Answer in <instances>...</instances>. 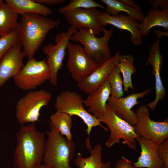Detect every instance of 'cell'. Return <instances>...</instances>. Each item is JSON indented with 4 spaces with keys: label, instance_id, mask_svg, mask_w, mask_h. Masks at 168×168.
<instances>
[{
    "label": "cell",
    "instance_id": "obj_30",
    "mask_svg": "<svg viewBox=\"0 0 168 168\" xmlns=\"http://www.w3.org/2000/svg\"><path fill=\"white\" fill-rule=\"evenodd\" d=\"M158 153L162 161L164 168H168V139H166L158 145Z\"/></svg>",
    "mask_w": 168,
    "mask_h": 168
},
{
    "label": "cell",
    "instance_id": "obj_16",
    "mask_svg": "<svg viewBox=\"0 0 168 168\" xmlns=\"http://www.w3.org/2000/svg\"><path fill=\"white\" fill-rule=\"evenodd\" d=\"M120 56L119 52H116L90 74L77 82L80 89L87 94L97 89L107 79L113 68L119 62Z\"/></svg>",
    "mask_w": 168,
    "mask_h": 168
},
{
    "label": "cell",
    "instance_id": "obj_19",
    "mask_svg": "<svg viewBox=\"0 0 168 168\" xmlns=\"http://www.w3.org/2000/svg\"><path fill=\"white\" fill-rule=\"evenodd\" d=\"M141 147V154L137 161L132 162L137 168H164L162 161L158 153L157 145L152 141L142 137L136 139Z\"/></svg>",
    "mask_w": 168,
    "mask_h": 168
},
{
    "label": "cell",
    "instance_id": "obj_4",
    "mask_svg": "<svg viewBox=\"0 0 168 168\" xmlns=\"http://www.w3.org/2000/svg\"><path fill=\"white\" fill-rule=\"evenodd\" d=\"M102 32L103 35L97 37L92 30L80 27L74 32L69 40L79 42L83 46L86 55L100 65L111 57L109 42L113 35L112 29L107 30L103 28Z\"/></svg>",
    "mask_w": 168,
    "mask_h": 168
},
{
    "label": "cell",
    "instance_id": "obj_5",
    "mask_svg": "<svg viewBox=\"0 0 168 168\" xmlns=\"http://www.w3.org/2000/svg\"><path fill=\"white\" fill-rule=\"evenodd\" d=\"M83 101L82 96L74 91H62L56 98L54 107L56 111L72 116H76L82 120L87 126L86 132L89 136V142L90 133L93 127L99 126L106 132L109 130L85 109Z\"/></svg>",
    "mask_w": 168,
    "mask_h": 168
},
{
    "label": "cell",
    "instance_id": "obj_7",
    "mask_svg": "<svg viewBox=\"0 0 168 168\" xmlns=\"http://www.w3.org/2000/svg\"><path fill=\"white\" fill-rule=\"evenodd\" d=\"M52 94L44 90L30 91L17 101L15 116L21 125L36 123L39 121L41 108L48 105Z\"/></svg>",
    "mask_w": 168,
    "mask_h": 168
},
{
    "label": "cell",
    "instance_id": "obj_12",
    "mask_svg": "<svg viewBox=\"0 0 168 168\" xmlns=\"http://www.w3.org/2000/svg\"><path fill=\"white\" fill-rule=\"evenodd\" d=\"M151 91L150 88L143 91L133 93L125 97L116 98L111 96L109 98L107 105L118 117L134 126L137 122L135 113L131 109L140 102L138 99L143 98Z\"/></svg>",
    "mask_w": 168,
    "mask_h": 168
},
{
    "label": "cell",
    "instance_id": "obj_24",
    "mask_svg": "<svg viewBox=\"0 0 168 168\" xmlns=\"http://www.w3.org/2000/svg\"><path fill=\"white\" fill-rule=\"evenodd\" d=\"M18 14L7 2L0 3V36L17 27Z\"/></svg>",
    "mask_w": 168,
    "mask_h": 168
},
{
    "label": "cell",
    "instance_id": "obj_28",
    "mask_svg": "<svg viewBox=\"0 0 168 168\" xmlns=\"http://www.w3.org/2000/svg\"><path fill=\"white\" fill-rule=\"evenodd\" d=\"M100 8L104 9L105 7L93 0H71L69 3L58 9V12L63 14L79 8Z\"/></svg>",
    "mask_w": 168,
    "mask_h": 168
},
{
    "label": "cell",
    "instance_id": "obj_34",
    "mask_svg": "<svg viewBox=\"0 0 168 168\" xmlns=\"http://www.w3.org/2000/svg\"><path fill=\"white\" fill-rule=\"evenodd\" d=\"M121 1L126 4L127 5L137 9L141 10V7L137 5L134 2L131 0H121Z\"/></svg>",
    "mask_w": 168,
    "mask_h": 168
},
{
    "label": "cell",
    "instance_id": "obj_35",
    "mask_svg": "<svg viewBox=\"0 0 168 168\" xmlns=\"http://www.w3.org/2000/svg\"><path fill=\"white\" fill-rule=\"evenodd\" d=\"M154 32L157 39L160 40V38L163 36H168V31H159L156 29L154 30Z\"/></svg>",
    "mask_w": 168,
    "mask_h": 168
},
{
    "label": "cell",
    "instance_id": "obj_10",
    "mask_svg": "<svg viewBox=\"0 0 168 168\" xmlns=\"http://www.w3.org/2000/svg\"><path fill=\"white\" fill-rule=\"evenodd\" d=\"M76 31L69 28L67 31L57 35L54 39L55 44L51 43L43 47V51L47 56L46 62L50 71L49 82L53 86H57L58 72L63 66L70 37Z\"/></svg>",
    "mask_w": 168,
    "mask_h": 168
},
{
    "label": "cell",
    "instance_id": "obj_31",
    "mask_svg": "<svg viewBox=\"0 0 168 168\" xmlns=\"http://www.w3.org/2000/svg\"><path fill=\"white\" fill-rule=\"evenodd\" d=\"M113 168H137L132 165V162L124 156L118 160Z\"/></svg>",
    "mask_w": 168,
    "mask_h": 168
},
{
    "label": "cell",
    "instance_id": "obj_27",
    "mask_svg": "<svg viewBox=\"0 0 168 168\" xmlns=\"http://www.w3.org/2000/svg\"><path fill=\"white\" fill-rule=\"evenodd\" d=\"M120 73L119 70L116 65L107 78L110 86L111 96L116 98L122 97L124 94L123 83Z\"/></svg>",
    "mask_w": 168,
    "mask_h": 168
},
{
    "label": "cell",
    "instance_id": "obj_14",
    "mask_svg": "<svg viewBox=\"0 0 168 168\" xmlns=\"http://www.w3.org/2000/svg\"><path fill=\"white\" fill-rule=\"evenodd\" d=\"M21 42L12 47L0 61V88L11 77L16 76L24 65L25 55Z\"/></svg>",
    "mask_w": 168,
    "mask_h": 168
},
{
    "label": "cell",
    "instance_id": "obj_8",
    "mask_svg": "<svg viewBox=\"0 0 168 168\" xmlns=\"http://www.w3.org/2000/svg\"><path fill=\"white\" fill-rule=\"evenodd\" d=\"M46 60L29 59L19 74L13 77L16 86L24 91L32 90L49 80L50 71Z\"/></svg>",
    "mask_w": 168,
    "mask_h": 168
},
{
    "label": "cell",
    "instance_id": "obj_1",
    "mask_svg": "<svg viewBox=\"0 0 168 168\" xmlns=\"http://www.w3.org/2000/svg\"><path fill=\"white\" fill-rule=\"evenodd\" d=\"M14 155L15 168H32L41 163L45 148V134L36 129V123L21 125L16 134Z\"/></svg>",
    "mask_w": 168,
    "mask_h": 168
},
{
    "label": "cell",
    "instance_id": "obj_37",
    "mask_svg": "<svg viewBox=\"0 0 168 168\" xmlns=\"http://www.w3.org/2000/svg\"></svg>",
    "mask_w": 168,
    "mask_h": 168
},
{
    "label": "cell",
    "instance_id": "obj_17",
    "mask_svg": "<svg viewBox=\"0 0 168 168\" xmlns=\"http://www.w3.org/2000/svg\"><path fill=\"white\" fill-rule=\"evenodd\" d=\"M160 47L157 45H151L146 65H150L152 67V74L155 79V89L156 96L154 100L149 102L146 106L154 111L160 100L165 99L166 91L163 85L160 75V70L162 68L163 56L161 54Z\"/></svg>",
    "mask_w": 168,
    "mask_h": 168
},
{
    "label": "cell",
    "instance_id": "obj_32",
    "mask_svg": "<svg viewBox=\"0 0 168 168\" xmlns=\"http://www.w3.org/2000/svg\"><path fill=\"white\" fill-rule=\"evenodd\" d=\"M149 2L150 5L155 9H157L159 6L162 10L168 8V0H150Z\"/></svg>",
    "mask_w": 168,
    "mask_h": 168
},
{
    "label": "cell",
    "instance_id": "obj_18",
    "mask_svg": "<svg viewBox=\"0 0 168 168\" xmlns=\"http://www.w3.org/2000/svg\"><path fill=\"white\" fill-rule=\"evenodd\" d=\"M83 101V104L88 107L87 111L97 119L107 112V104L111 94L110 87L107 80L95 91L88 94Z\"/></svg>",
    "mask_w": 168,
    "mask_h": 168
},
{
    "label": "cell",
    "instance_id": "obj_15",
    "mask_svg": "<svg viewBox=\"0 0 168 168\" xmlns=\"http://www.w3.org/2000/svg\"><path fill=\"white\" fill-rule=\"evenodd\" d=\"M98 19L102 28L109 24L129 31L130 40L134 45L139 46L142 44V36L138 29L139 22L128 15L119 14L117 16H112L100 10Z\"/></svg>",
    "mask_w": 168,
    "mask_h": 168
},
{
    "label": "cell",
    "instance_id": "obj_29",
    "mask_svg": "<svg viewBox=\"0 0 168 168\" xmlns=\"http://www.w3.org/2000/svg\"><path fill=\"white\" fill-rule=\"evenodd\" d=\"M19 42L20 36L17 28L4 35L0 36V61L7 51Z\"/></svg>",
    "mask_w": 168,
    "mask_h": 168
},
{
    "label": "cell",
    "instance_id": "obj_13",
    "mask_svg": "<svg viewBox=\"0 0 168 168\" xmlns=\"http://www.w3.org/2000/svg\"><path fill=\"white\" fill-rule=\"evenodd\" d=\"M100 10L96 8H79L63 14L68 23L71 25L69 28L76 30L80 27L92 30L95 34L100 36L102 31L98 19Z\"/></svg>",
    "mask_w": 168,
    "mask_h": 168
},
{
    "label": "cell",
    "instance_id": "obj_2",
    "mask_svg": "<svg viewBox=\"0 0 168 168\" xmlns=\"http://www.w3.org/2000/svg\"><path fill=\"white\" fill-rule=\"evenodd\" d=\"M60 21L39 14L27 13L21 15L17 29L25 57L34 58L48 32L58 26Z\"/></svg>",
    "mask_w": 168,
    "mask_h": 168
},
{
    "label": "cell",
    "instance_id": "obj_25",
    "mask_svg": "<svg viewBox=\"0 0 168 168\" xmlns=\"http://www.w3.org/2000/svg\"><path fill=\"white\" fill-rule=\"evenodd\" d=\"M134 58L131 54L120 56L119 62L116 64L123 76L124 91L128 92L129 88L134 90L132 76L137 72V69L133 64Z\"/></svg>",
    "mask_w": 168,
    "mask_h": 168
},
{
    "label": "cell",
    "instance_id": "obj_9",
    "mask_svg": "<svg viewBox=\"0 0 168 168\" xmlns=\"http://www.w3.org/2000/svg\"><path fill=\"white\" fill-rule=\"evenodd\" d=\"M135 114L137 122L134 127L139 137L151 140L157 145L168 138V118L162 122L151 120L149 109L145 105L140 106Z\"/></svg>",
    "mask_w": 168,
    "mask_h": 168
},
{
    "label": "cell",
    "instance_id": "obj_36",
    "mask_svg": "<svg viewBox=\"0 0 168 168\" xmlns=\"http://www.w3.org/2000/svg\"><path fill=\"white\" fill-rule=\"evenodd\" d=\"M32 168H49L44 164H40L36 165Z\"/></svg>",
    "mask_w": 168,
    "mask_h": 168
},
{
    "label": "cell",
    "instance_id": "obj_33",
    "mask_svg": "<svg viewBox=\"0 0 168 168\" xmlns=\"http://www.w3.org/2000/svg\"><path fill=\"white\" fill-rule=\"evenodd\" d=\"M36 2L42 4H46L49 6H53L60 4L64 2V0H35Z\"/></svg>",
    "mask_w": 168,
    "mask_h": 168
},
{
    "label": "cell",
    "instance_id": "obj_20",
    "mask_svg": "<svg viewBox=\"0 0 168 168\" xmlns=\"http://www.w3.org/2000/svg\"><path fill=\"white\" fill-rule=\"evenodd\" d=\"M147 16L139 23L138 29L142 37L148 35L153 27H163L168 31V8L162 10L161 8H150L147 11Z\"/></svg>",
    "mask_w": 168,
    "mask_h": 168
},
{
    "label": "cell",
    "instance_id": "obj_21",
    "mask_svg": "<svg viewBox=\"0 0 168 168\" xmlns=\"http://www.w3.org/2000/svg\"><path fill=\"white\" fill-rule=\"evenodd\" d=\"M5 1L18 14L21 15L33 13L47 17L53 13V11L50 8L35 0H6Z\"/></svg>",
    "mask_w": 168,
    "mask_h": 168
},
{
    "label": "cell",
    "instance_id": "obj_22",
    "mask_svg": "<svg viewBox=\"0 0 168 168\" xmlns=\"http://www.w3.org/2000/svg\"><path fill=\"white\" fill-rule=\"evenodd\" d=\"M102 147L100 144H96L91 149V155L86 158L78 153L74 160L78 168H112L110 161L105 162L102 160Z\"/></svg>",
    "mask_w": 168,
    "mask_h": 168
},
{
    "label": "cell",
    "instance_id": "obj_6",
    "mask_svg": "<svg viewBox=\"0 0 168 168\" xmlns=\"http://www.w3.org/2000/svg\"><path fill=\"white\" fill-rule=\"evenodd\" d=\"M106 108V113L98 119L100 122L105 123L110 130V135L105 143L106 147L110 148L119 143L123 139V144L130 149L136 150V139L139 137L136 133L134 126L118 117L107 104Z\"/></svg>",
    "mask_w": 168,
    "mask_h": 168
},
{
    "label": "cell",
    "instance_id": "obj_23",
    "mask_svg": "<svg viewBox=\"0 0 168 168\" xmlns=\"http://www.w3.org/2000/svg\"><path fill=\"white\" fill-rule=\"evenodd\" d=\"M106 6L105 11L107 13L112 16H117L120 12H126L131 18L141 23L145 16L141 10L130 7L122 2L121 0H100Z\"/></svg>",
    "mask_w": 168,
    "mask_h": 168
},
{
    "label": "cell",
    "instance_id": "obj_11",
    "mask_svg": "<svg viewBox=\"0 0 168 168\" xmlns=\"http://www.w3.org/2000/svg\"><path fill=\"white\" fill-rule=\"evenodd\" d=\"M67 67L72 78L77 82L85 78L99 66L85 54L83 47L79 44L69 42Z\"/></svg>",
    "mask_w": 168,
    "mask_h": 168
},
{
    "label": "cell",
    "instance_id": "obj_3",
    "mask_svg": "<svg viewBox=\"0 0 168 168\" xmlns=\"http://www.w3.org/2000/svg\"><path fill=\"white\" fill-rule=\"evenodd\" d=\"M46 132V141L42 161L49 168H72L70 163L75 153L74 142L64 138L52 125Z\"/></svg>",
    "mask_w": 168,
    "mask_h": 168
},
{
    "label": "cell",
    "instance_id": "obj_26",
    "mask_svg": "<svg viewBox=\"0 0 168 168\" xmlns=\"http://www.w3.org/2000/svg\"><path fill=\"white\" fill-rule=\"evenodd\" d=\"M72 116L65 113L56 111L50 117L49 124L53 125L62 136L70 141L72 136L71 129L72 125Z\"/></svg>",
    "mask_w": 168,
    "mask_h": 168
}]
</instances>
